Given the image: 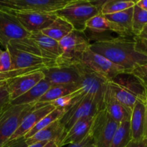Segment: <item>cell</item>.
<instances>
[{"instance_id": "8992f818", "label": "cell", "mask_w": 147, "mask_h": 147, "mask_svg": "<svg viewBox=\"0 0 147 147\" xmlns=\"http://www.w3.org/2000/svg\"><path fill=\"white\" fill-rule=\"evenodd\" d=\"M98 111L99 109L95 100L91 96L82 93L81 89L79 94L66 109L63 116L60 119V121L67 132L77 121L88 116H95Z\"/></svg>"}, {"instance_id": "f907efd6", "label": "cell", "mask_w": 147, "mask_h": 147, "mask_svg": "<svg viewBox=\"0 0 147 147\" xmlns=\"http://www.w3.org/2000/svg\"><path fill=\"white\" fill-rule=\"evenodd\" d=\"M146 93H147V87H146Z\"/></svg>"}, {"instance_id": "1f68e13d", "label": "cell", "mask_w": 147, "mask_h": 147, "mask_svg": "<svg viewBox=\"0 0 147 147\" xmlns=\"http://www.w3.org/2000/svg\"><path fill=\"white\" fill-rule=\"evenodd\" d=\"M86 30L97 32L110 31L108 21L105 19V16L101 13L94 16L88 20L86 24Z\"/></svg>"}, {"instance_id": "f1b7e54d", "label": "cell", "mask_w": 147, "mask_h": 147, "mask_svg": "<svg viewBox=\"0 0 147 147\" xmlns=\"http://www.w3.org/2000/svg\"><path fill=\"white\" fill-rule=\"evenodd\" d=\"M146 27H147V11L142 9L135 4L132 20L133 34L135 37H138Z\"/></svg>"}, {"instance_id": "8fae6325", "label": "cell", "mask_w": 147, "mask_h": 147, "mask_svg": "<svg viewBox=\"0 0 147 147\" xmlns=\"http://www.w3.org/2000/svg\"><path fill=\"white\" fill-rule=\"evenodd\" d=\"M30 34L23 28L14 14L0 8V43L4 48L10 41L27 38Z\"/></svg>"}, {"instance_id": "f5cc1de1", "label": "cell", "mask_w": 147, "mask_h": 147, "mask_svg": "<svg viewBox=\"0 0 147 147\" xmlns=\"http://www.w3.org/2000/svg\"><path fill=\"white\" fill-rule=\"evenodd\" d=\"M146 65V66H147V65Z\"/></svg>"}, {"instance_id": "484cf974", "label": "cell", "mask_w": 147, "mask_h": 147, "mask_svg": "<svg viewBox=\"0 0 147 147\" xmlns=\"http://www.w3.org/2000/svg\"><path fill=\"white\" fill-rule=\"evenodd\" d=\"M108 84L115 98L131 113L138 99L133 94L120 86H118L111 81L108 82Z\"/></svg>"}, {"instance_id": "ba28073f", "label": "cell", "mask_w": 147, "mask_h": 147, "mask_svg": "<svg viewBox=\"0 0 147 147\" xmlns=\"http://www.w3.org/2000/svg\"><path fill=\"white\" fill-rule=\"evenodd\" d=\"M120 123L114 120L105 109L99 111L94 118L89 131L93 144L96 147H110Z\"/></svg>"}, {"instance_id": "603a6c76", "label": "cell", "mask_w": 147, "mask_h": 147, "mask_svg": "<svg viewBox=\"0 0 147 147\" xmlns=\"http://www.w3.org/2000/svg\"><path fill=\"white\" fill-rule=\"evenodd\" d=\"M80 89V86L77 83L51 86L49 88V90L35 103V106L39 107V106H42L43 105L50 103L53 100L75 93Z\"/></svg>"}, {"instance_id": "7402d4cb", "label": "cell", "mask_w": 147, "mask_h": 147, "mask_svg": "<svg viewBox=\"0 0 147 147\" xmlns=\"http://www.w3.org/2000/svg\"><path fill=\"white\" fill-rule=\"evenodd\" d=\"M146 116V103L138 100L131 112L130 119L131 140H143Z\"/></svg>"}, {"instance_id": "d590c367", "label": "cell", "mask_w": 147, "mask_h": 147, "mask_svg": "<svg viewBox=\"0 0 147 147\" xmlns=\"http://www.w3.org/2000/svg\"><path fill=\"white\" fill-rule=\"evenodd\" d=\"M137 78H139L143 83V84L147 87V66L146 65H141L135 67L132 71Z\"/></svg>"}, {"instance_id": "816d5d0a", "label": "cell", "mask_w": 147, "mask_h": 147, "mask_svg": "<svg viewBox=\"0 0 147 147\" xmlns=\"http://www.w3.org/2000/svg\"><path fill=\"white\" fill-rule=\"evenodd\" d=\"M146 103H147V100H146Z\"/></svg>"}, {"instance_id": "b9f144b4", "label": "cell", "mask_w": 147, "mask_h": 147, "mask_svg": "<svg viewBox=\"0 0 147 147\" xmlns=\"http://www.w3.org/2000/svg\"><path fill=\"white\" fill-rule=\"evenodd\" d=\"M143 140L147 141V103H146V116L145 123H144V133H143Z\"/></svg>"}, {"instance_id": "8d00e7d4", "label": "cell", "mask_w": 147, "mask_h": 147, "mask_svg": "<svg viewBox=\"0 0 147 147\" xmlns=\"http://www.w3.org/2000/svg\"><path fill=\"white\" fill-rule=\"evenodd\" d=\"M135 48L138 53L147 57V40L141 37H134Z\"/></svg>"}, {"instance_id": "c3c4849f", "label": "cell", "mask_w": 147, "mask_h": 147, "mask_svg": "<svg viewBox=\"0 0 147 147\" xmlns=\"http://www.w3.org/2000/svg\"><path fill=\"white\" fill-rule=\"evenodd\" d=\"M2 52H3V50H1V48H0V56H1V53H2Z\"/></svg>"}, {"instance_id": "836d02e7", "label": "cell", "mask_w": 147, "mask_h": 147, "mask_svg": "<svg viewBox=\"0 0 147 147\" xmlns=\"http://www.w3.org/2000/svg\"><path fill=\"white\" fill-rule=\"evenodd\" d=\"M81 89L79 90H78V91L75 92V93H71V94L63 96V97L61 98H59L56 99V100H53L52 102H50V103H51L55 108H63V109H64L65 110H66V109L70 106V104L71 103L74 98L79 94V93Z\"/></svg>"}, {"instance_id": "ee69618b", "label": "cell", "mask_w": 147, "mask_h": 147, "mask_svg": "<svg viewBox=\"0 0 147 147\" xmlns=\"http://www.w3.org/2000/svg\"><path fill=\"white\" fill-rule=\"evenodd\" d=\"M48 142H36V143L33 144L31 145H29L27 146V147H43L46 144L48 143Z\"/></svg>"}, {"instance_id": "f546056e", "label": "cell", "mask_w": 147, "mask_h": 147, "mask_svg": "<svg viewBox=\"0 0 147 147\" xmlns=\"http://www.w3.org/2000/svg\"><path fill=\"white\" fill-rule=\"evenodd\" d=\"M135 4V1H125V0H107L102 7L101 14L103 15L115 14L125 11L128 9L133 7Z\"/></svg>"}, {"instance_id": "ac0fdd59", "label": "cell", "mask_w": 147, "mask_h": 147, "mask_svg": "<svg viewBox=\"0 0 147 147\" xmlns=\"http://www.w3.org/2000/svg\"><path fill=\"white\" fill-rule=\"evenodd\" d=\"M112 83L120 86L133 94L138 100L146 103L147 100L146 87L133 73L124 72L110 80Z\"/></svg>"}, {"instance_id": "bcb514c9", "label": "cell", "mask_w": 147, "mask_h": 147, "mask_svg": "<svg viewBox=\"0 0 147 147\" xmlns=\"http://www.w3.org/2000/svg\"><path fill=\"white\" fill-rule=\"evenodd\" d=\"M138 37H143V38L146 39V40H147V27H146V28L144 29V30L143 31V32L141 33V35L138 36Z\"/></svg>"}, {"instance_id": "7a4b0ae2", "label": "cell", "mask_w": 147, "mask_h": 147, "mask_svg": "<svg viewBox=\"0 0 147 147\" xmlns=\"http://www.w3.org/2000/svg\"><path fill=\"white\" fill-rule=\"evenodd\" d=\"M59 43L61 56L56 60L58 66L74 65L80 63L82 55L91 45L84 33L74 30Z\"/></svg>"}, {"instance_id": "6da1fadb", "label": "cell", "mask_w": 147, "mask_h": 147, "mask_svg": "<svg viewBox=\"0 0 147 147\" xmlns=\"http://www.w3.org/2000/svg\"><path fill=\"white\" fill-rule=\"evenodd\" d=\"M134 37H115L103 42L91 43L90 50L103 56L114 64L132 73L135 67L147 65V57L135 48Z\"/></svg>"}, {"instance_id": "4316f807", "label": "cell", "mask_w": 147, "mask_h": 147, "mask_svg": "<svg viewBox=\"0 0 147 147\" xmlns=\"http://www.w3.org/2000/svg\"><path fill=\"white\" fill-rule=\"evenodd\" d=\"M65 110L63 108H56L53 111H52L50 113L46 116L45 117H43L25 136H24V139H27L29 138L32 137L34 134H35L36 133L39 131L42 130L44 128L47 127L49 125H50L51 123H53V122H55L56 121L59 120L62 116L64 114Z\"/></svg>"}, {"instance_id": "83f0119b", "label": "cell", "mask_w": 147, "mask_h": 147, "mask_svg": "<svg viewBox=\"0 0 147 147\" xmlns=\"http://www.w3.org/2000/svg\"><path fill=\"white\" fill-rule=\"evenodd\" d=\"M131 141L130 121L120 123L115 132L110 147H126Z\"/></svg>"}, {"instance_id": "30bf717a", "label": "cell", "mask_w": 147, "mask_h": 147, "mask_svg": "<svg viewBox=\"0 0 147 147\" xmlns=\"http://www.w3.org/2000/svg\"><path fill=\"white\" fill-rule=\"evenodd\" d=\"M80 63L108 81H110L120 73L125 72L122 67L114 64L103 56L95 53L90 48L84 53Z\"/></svg>"}, {"instance_id": "cb8c5ba5", "label": "cell", "mask_w": 147, "mask_h": 147, "mask_svg": "<svg viewBox=\"0 0 147 147\" xmlns=\"http://www.w3.org/2000/svg\"><path fill=\"white\" fill-rule=\"evenodd\" d=\"M51 87L50 83L46 80L43 79L40 80L37 84L27 93L23 94L16 98L15 100H12L10 104L12 105H27V104H35L48 90Z\"/></svg>"}, {"instance_id": "277c9868", "label": "cell", "mask_w": 147, "mask_h": 147, "mask_svg": "<svg viewBox=\"0 0 147 147\" xmlns=\"http://www.w3.org/2000/svg\"><path fill=\"white\" fill-rule=\"evenodd\" d=\"M98 14H100L99 11L88 0H71L67 5L56 12L58 17L69 22L74 30L80 32L86 30L88 20Z\"/></svg>"}, {"instance_id": "3957f363", "label": "cell", "mask_w": 147, "mask_h": 147, "mask_svg": "<svg viewBox=\"0 0 147 147\" xmlns=\"http://www.w3.org/2000/svg\"><path fill=\"white\" fill-rule=\"evenodd\" d=\"M76 67L79 74V85L82 93L91 96L95 100L99 111L104 110L105 96L109 81L82 63H77Z\"/></svg>"}, {"instance_id": "7c38bea8", "label": "cell", "mask_w": 147, "mask_h": 147, "mask_svg": "<svg viewBox=\"0 0 147 147\" xmlns=\"http://www.w3.org/2000/svg\"><path fill=\"white\" fill-rule=\"evenodd\" d=\"M5 10L14 14L23 28L30 34L41 32L42 30L46 29L58 17L56 13L19 12L11 10Z\"/></svg>"}, {"instance_id": "f6af8a7d", "label": "cell", "mask_w": 147, "mask_h": 147, "mask_svg": "<svg viewBox=\"0 0 147 147\" xmlns=\"http://www.w3.org/2000/svg\"><path fill=\"white\" fill-rule=\"evenodd\" d=\"M43 147H59L58 146L57 144L55 142H53V141H50V142H48L46 145H45Z\"/></svg>"}, {"instance_id": "52a82bcc", "label": "cell", "mask_w": 147, "mask_h": 147, "mask_svg": "<svg viewBox=\"0 0 147 147\" xmlns=\"http://www.w3.org/2000/svg\"><path fill=\"white\" fill-rule=\"evenodd\" d=\"M71 0H0V8L19 12L56 13Z\"/></svg>"}, {"instance_id": "44dd1931", "label": "cell", "mask_w": 147, "mask_h": 147, "mask_svg": "<svg viewBox=\"0 0 147 147\" xmlns=\"http://www.w3.org/2000/svg\"><path fill=\"white\" fill-rule=\"evenodd\" d=\"M104 105L105 109L110 116L119 123L130 121L131 113L115 98L110 88L109 84L105 93Z\"/></svg>"}, {"instance_id": "9a60e30c", "label": "cell", "mask_w": 147, "mask_h": 147, "mask_svg": "<svg viewBox=\"0 0 147 147\" xmlns=\"http://www.w3.org/2000/svg\"><path fill=\"white\" fill-rule=\"evenodd\" d=\"M133 7L125 11L105 16L108 23L110 31L121 37H134L132 31Z\"/></svg>"}, {"instance_id": "4fadbf2b", "label": "cell", "mask_w": 147, "mask_h": 147, "mask_svg": "<svg viewBox=\"0 0 147 147\" xmlns=\"http://www.w3.org/2000/svg\"><path fill=\"white\" fill-rule=\"evenodd\" d=\"M42 73L44 75V78L51 86L79 84V74L76 65L49 67L42 70Z\"/></svg>"}, {"instance_id": "d6986e66", "label": "cell", "mask_w": 147, "mask_h": 147, "mask_svg": "<svg viewBox=\"0 0 147 147\" xmlns=\"http://www.w3.org/2000/svg\"><path fill=\"white\" fill-rule=\"evenodd\" d=\"M30 37L37 45L42 57L56 61L60 57L61 50L59 42L45 35L41 32L31 33Z\"/></svg>"}, {"instance_id": "681fc988", "label": "cell", "mask_w": 147, "mask_h": 147, "mask_svg": "<svg viewBox=\"0 0 147 147\" xmlns=\"http://www.w3.org/2000/svg\"><path fill=\"white\" fill-rule=\"evenodd\" d=\"M145 147H147V142H146V146H145Z\"/></svg>"}, {"instance_id": "e575fe53", "label": "cell", "mask_w": 147, "mask_h": 147, "mask_svg": "<svg viewBox=\"0 0 147 147\" xmlns=\"http://www.w3.org/2000/svg\"><path fill=\"white\" fill-rule=\"evenodd\" d=\"M12 67V60L10 53L7 49L4 50L0 56V73L9 72Z\"/></svg>"}, {"instance_id": "2e32d148", "label": "cell", "mask_w": 147, "mask_h": 147, "mask_svg": "<svg viewBox=\"0 0 147 147\" xmlns=\"http://www.w3.org/2000/svg\"><path fill=\"white\" fill-rule=\"evenodd\" d=\"M55 109L56 108L50 103L39 107L35 106V109L24 118L21 124L20 125L10 141L24 137L43 117L47 116Z\"/></svg>"}, {"instance_id": "60d3db41", "label": "cell", "mask_w": 147, "mask_h": 147, "mask_svg": "<svg viewBox=\"0 0 147 147\" xmlns=\"http://www.w3.org/2000/svg\"><path fill=\"white\" fill-rule=\"evenodd\" d=\"M146 142L147 141L146 140L138 141V142L131 140L126 147H145Z\"/></svg>"}, {"instance_id": "ab89813d", "label": "cell", "mask_w": 147, "mask_h": 147, "mask_svg": "<svg viewBox=\"0 0 147 147\" xmlns=\"http://www.w3.org/2000/svg\"><path fill=\"white\" fill-rule=\"evenodd\" d=\"M106 1L107 0H94V1H89V2L99 11V13H101L102 7H103Z\"/></svg>"}, {"instance_id": "ffe728a7", "label": "cell", "mask_w": 147, "mask_h": 147, "mask_svg": "<svg viewBox=\"0 0 147 147\" xmlns=\"http://www.w3.org/2000/svg\"><path fill=\"white\" fill-rule=\"evenodd\" d=\"M94 118L95 116H88L77 121L66 132L61 146L77 144L84 140L89 135Z\"/></svg>"}, {"instance_id": "d6a6232c", "label": "cell", "mask_w": 147, "mask_h": 147, "mask_svg": "<svg viewBox=\"0 0 147 147\" xmlns=\"http://www.w3.org/2000/svg\"><path fill=\"white\" fill-rule=\"evenodd\" d=\"M10 93L5 82H0V113L10 105Z\"/></svg>"}, {"instance_id": "e0dca14e", "label": "cell", "mask_w": 147, "mask_h": 147, "mask_svg": "<svg viewBox=\"0 0 147 147\" xmlns=\"http://www.w3.org/2000/svg\"><path fill=\"white\" fill-rule=\"evenodd\" d=\"M66 131L64 126L59 120L56 121L47 127L39 131L32 137L25 139L27 146L39 142H50L53 141L61 147V144L64 139Z\"/></svg>"}, {"instance_id": "5bb4252c", "label": "cell", "mask_w": 147, "mask_h": 147, "mask_svg": "<svg viewBox=\"0 0 147 147\" xmlns=\"http://www.w3.org/2000/svg\"><path fill=\"white\" fill-rule=\"evenodd\" d=\"M43 79L44 75L42 71H38L17 76L4 82L7 85L12 101L27 93Z\"/></svg>"}, {"instance_id": "4dcf8cb0", "label": "cell", "mask_w": 147, "mask_h": 147, "mask_svg": "<svg viewBox=\"0 0 147 147\" xmlns=\"http://www.w3.org/2000/svg\"><path fill=\"white\" fill-rule=\"evenodd\" d=\"M8 45H10L11 46L21 50V51L31 53V54L35 55L41 56V53H40L37 45L30 37L18 40H12V41H10Z\"/></svg>"}, {"instance_id": "9c48e42d", "label": "cell", "mask_w": 147, "mask_h": 147, "mask_svg": "<svg viewBox=\"0 0 147 147\" xmlns=\"http://www.w3.org/2000/svg\"><path fill=\"white\" fill-rule=\"evenodd\" d=\"M5 49L8 50L11 57L12 67L10 70H23L35 73L58 66L56 60L46 59L41 56L21 51L10 45H7Z\"/></svg>"}, {"instance_id": "7dc6e473", "label": "cell", "mask_w": 147, "mask_h": 147, "mask_svg": "<svg viewBox=\"0 0 147 147\" xmlns=\"http://www.w3.org/2000/svg\"><path fill=\"white\" fill-rule=\"evenodd\" d=\"M86 147H96V146H95V145L93 143H92V144H90L88 145V146Z\"/></svg>"}, {"instance_id": "74e56055", "label": "cell", "mask_w": 147, "mask_h": 147, "mask_svg": "<svg viewBox=\"0 0 147 147\" xmlns=\"http://www.w3.org/2000/svg\"><path fill=\"white\" fill-rule=\"evenodd\" d=\"M2 147H27L24 137L19 138L14 140L10 141Z\"/></svg>"}, {"instance_id": "f35d334b", "label": "cell", "mask_w": 147, "mask_h": 147, "mask_svg": "<svg viewBox=\"0 0 147 147\" xmlns=\"http://www.w3.org/2000/svg\"><path fill=\"white\" fill-rule=\"evenodd\" d=\"M93 143V141H92V137L91 136L88 135L86 138H85L84 140H82V142H79L77 144H70L68 146V147H86L89 144Z\"/></svg>"}, {"instance_id": "5b68a950", "label": "cell", "mask_w": 147, "mask_h": 147, "mask_svg": "<svg viewBox=\"0 0 147 147\" xmlns=\"http://www.w3.org/2000/svg\"><path fill=\"white\" fill-rule=\"evenodd\" d=\"M34 109L35 104H10L0 113V147L10 140L24 118Z\"/></svg>"}, {"instance_id": "7bdbcfd3", "label": "cell", "mask_w": 147, "mask_h": 147, "mask_svg": "<svg viewBox=\"0 0 147 147\" xmlns=\"http://www.w3.org/2000/svg\"><path fill=\"white\" fill-rule=\"evenodd\" d=\"M135 5L142 9L147 11V0H139L135 1Z\"/></svg>"}, {"instance_id": "d4e9b609", "label": "cell", "mask_w": 147, "mask_h": 147, "mask_svg": "<svg viewBox=\"0 0 147 147\" xmlns=\"http://www.w3.org/2000/svg\"><path fill=\"white\" fill-rule=\"evenodd\" d=\"M73 30L74 27L69 22L61 17H57L53 22L47 28L42 30L41 32L53 40L59 42Z\"/></svg>"}]
</instances>
